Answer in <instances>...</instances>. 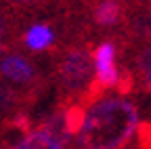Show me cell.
<instances>
[{"instance_id": "obj_1", "label": "cell", "mask_w": 151, "mask_h": 149, "mask_svg": "<svg viewBox=\"0 0 151 149\" xmlns=\"http://www.w3.org/2000/svg\"><path fill=\"white\" fill-rule=\"evenodd\" d=\"M139 111L122 97H105L92 105L78 135V149H122L137 135Z\"/></svg>"}, {"instance_id": "obj_2", "label": "cell", "mask_w": 151, "mask_h": 149, "mask_svg": "<svg viewBox=\"0 0 151 149\" xmlns=\"http://www.w3.org/2000/svg\"><path fill=\"white\" fill-rule=\"evenodd\" d=\"M61 92L69 101H80L90 86L94 84L92 78V57L86 46H71L63 55V59L57 65Z\"/></svg>"}, {"instance_id": "obj_3", "label": "cell", "mask_w": 151, "mask_h": 149, "mask_svg": "<svg viewBox=\"0 0 151 149\" xmlns=\"http://www.w3.org/2000/svg\"><path fill=\"white\" fill-rule=\"evenodd\" d=\"M92 61H94V69H97V80L94 82H97L103 90L118 86L120 69L116 65V44L109 42V40L101 42L97 48H94Z\"/></svg>"}, {"instance_id": "obj_4", "label": "cell", "mask_w": 151, "mask_h": 149, "mask_svg": "<svg viewBox=\"0 0 151 149\" xmlns=\"http://www.w3.org/2000/svg\"><path fill=\"white\" fill-rule=\"evenodd\" d=\"M0 73L15 84H34L36 69L21 55H9L0 61Z\"/></svg>"}, {"instance_id": "obj_5", "label": "cell", "mask_w": 151, "mask_h": 149, "mask_svg": "<svg viewBox=\"0 0 151 149\" xmlns=\"http://www.w3.org/2000/svg\"><path fill=\"white\" fill-rule=\"evenodd\" d=\"M92 19L101 27H113L124 19L122 0H99L92 9Z\"/></svg>"}, {"instance_id": "obj_6", "label": "cell", "mask_w": 151, "mask_h": 149, "mask_svg": "<svg viewBox=\"0 0 151 149\" xmlns=\"http://www.w3.org/2000/svg\"><path fill=\"white\" fill-rule=\"evenodd\" d=\"M55 42V32L46 23H34L23 32V44L32 53H42L48 50Z\"/></svg>"}, {"instance_id": "obj_7", "label": "cell", "mask_w": 151, "mask_h": 149, "mask_svg": "<svg viewBox=\"0 0 151 149\" xmlns=\"http://www.w3.org/2000/svg\"><path fill=\"white\" fill-rule=\"evenodd\" d=\"M38 130H42L44 135H48L50 139H55L59 145H67L69 139H71L69 128H67V122H65V114H63L61 107L57 109V111H52L50 116H46Z\"/></svg>"}, {"instance_id": "obj_8", "label": "cell", "mask_w": 151, "mask_h": 149, "mask_svg": "<svg viewBox=\"0 0 151 149\" xmlns=\"http://www.w3.org/2000/svg\"><path fill=\"white\" fill-rule=\"evenodd\" d=\"M23 97H32V95H23L21 90H17L11 84L0 82V116H13L17 114V109L23 105Z\"/></svg>"}, {"instance_id": "obj_9", "label": "cell", "mask_w": 151, "mask_h": 149, "mask_svg": "<svg viewBox=\"0 0 151 149\" xmlns=\"http://www.w3.org/2000/svg\"><path fill=\"white\" fill-rule=\"evenodd\" d=\"M11 149H63V145H59L55 139L44 135L42 130H32Z\"/></svg>"}, {"instance_id": "obj_10", "label": "cell", "mask_w": 151, "mask_h": 149, "mask_svg": "<svg viewBox=\"0 0 151 149\" xmlns=\"http://www.w3.org/2000/svg\"><path fill=\"white\" fill-rule=\"evenodd\" d=\"M137 137L141 149H151V122H141L137 126Z\"/></svg>"}, {"instance_id": "obj_11", "label": "cell", "mask_w": 151, "mask_h": 149, "mask_svg": "<svg viewBox=\"0 0 151 149\" xmlns=\"http://www.w3.org/2000/svg\"><path fill=\"white\" fill-rule=\"evenodd\" d=\"M137 69H141V71L151 69V44L139 55V59H137Z\"/></svg>"}, {"instance_id": "obj_12", "label": "cell", "mask_w": 151, "mask_h": 149, "mask_svg": "<svg viewBox=\"0 0 151 149\" xmlns=\"http://www.w3.org/2000/svg\"><path fill=\"white\" fill-rule=\"evenodd\" d=\"M6 34H9V19H6V15L0 13V38Z\"/></svg>"}, {"instance_id": "obj_13", "label": "cell", "mask_w": 151, "mask_h": 149, "mask_svg": "<svg viewBox=\"0 0 151 149\" xmlns=\"http://www.w3.org/2000/svg\"><path fill=\"white\" fill-rule=\"evenodd\" d=\"M143 84H145V88L151 92V69L143 71Z\"/></svg>"}, {"instance_id": "obj_14", "label": "cell", "mask_w": 151, "mask_h": 149, "mask_svg": "<svg viewBox=\"0 0 151 149\" xmlns=\"http://www.w3.org/2000/svg\"><path fill=\"white\" fill-rule=\"evenodd\" d=\"M4 50H6V44H4V42H2V40H0V55H2V53H4Z\"/></svg>"}, {"instance_id": "obj_15", "label": "cell", "mask_w": 151, "mask_h": 149, "mask_svg": "<svg viewBox=\"0 0 151 149\" xmlns=\"http://www.w3.org/2000/svg\"><path fill=\"white\" fill-rule=\"evenodd\" d=\"M15 2H36V0H15Z\"/></svg>"}]
</instances>
